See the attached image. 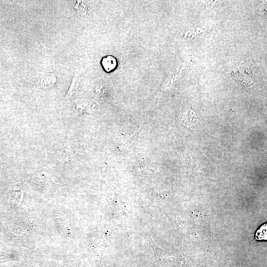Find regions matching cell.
<instances>
[{
    "mask_svg": "<svg viewBox=\"0 0 267 267\" xmlns=\"http://www.w3.org/2000/svg\"><path fill=\"white\" fill-rule=\"evenodd\" d=\"M140 128L139 129L138 131H137L132 134L130 135L129 137H127L125 138H124L122 141H120L119 143L118 144V148L121 151H124L126 149H127L129 148L130 146L132 144V143L134 142L135 136L138 133V132L140 131Z\"/></svg>",
    "mask_w": 267,
    "mask_h": 267,
    "instance_id": "cell-1",
    "label": "cell"
},
{
    "mask_svg": "<svg viewBox=\"0 0 267 267\" xmlns=\"http://www.w3.org/2000/svg\"><path fill=\"white\" fill-rule=\"evenodd\" d=\"M102 64L104 69L109 72L115 68L117 65L116 59L112 56H107L103 58Z\"/></svg>",
    "mask_w": 267,
    "mask_h": 267,
    "instance_id": "cell-2",
    "label": "cell"
},
{
    "mask_svg": "<svg viewBox=\"0 0 267 267\" xmlns=\"http://www.w3.org/2000/svg\"><path fill=\"white\" fill-rule=\"evenodd\" d=\"M18 259L19 257L16 254L0 250V264L7 262L16 261Z\"/></svg>",
    "mask_w": 267,
    "mask_h": 267,
    "instance_id": "cell-3",
    "label": "cell"
},
{
    "mask_svg": "<svg viewBox=\"0 0 267 267\" xmlns=\"http://www.w3.org/2000/svg\"><path fill=\"white\" fill-rule=\"evenodd\" d=\"M267 225L264 224L258 229L256 234V238L258 240L267 239Z\"/></svg>",
    "mask_w": 267,
    "mask_h": 267,
    "instance_id": "cell-4",
    "label": "cell"
}]
</instances>
